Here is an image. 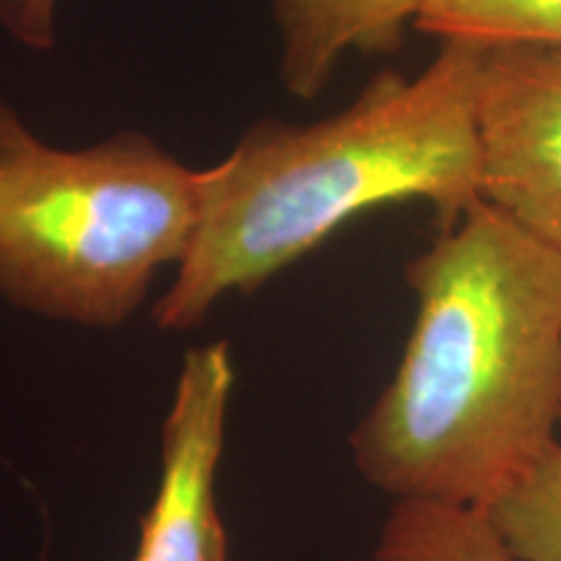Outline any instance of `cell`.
Segmentation results:
<instances>
[{
	"label": "cell",
	"instance_id": "277c9868",
	"mask_svg": "<svg viewBox=\"0 0 561 561\" xmlns=\"http://www.w3.org/2000/svg\"><path fill=\"white\" fill-rule=\"evenodd\" d=\"M483 198L561 248V53L489 47L479 79Z\"/></svg>",
	"mask_w": 561,
	"mask_h": 561
},
{
	"label": "cell",
	"instance_id": "3957f363",
	"mask_svg": "<svg viewBox=\"0 0 561 561\" xmlns=\"http://www.w3.org/2000/svg\"><path fill=\"white\" fill-rule=\"evenodd\" d=\"M201 170L138 130L60 149L0 100V297L87 328L123 325L159 268L180 265Z\"/></svg>",
	"mask_w": 561,
	"mask_h": 561
},
{
	"label": "cell",
	"instance_id": "9c48e42d",
	"mask_svg": "<svg viewBox=\"0 0 561 561\" xmlns=\"http://www.w3.org/2000/svg\"><path fill=\"white\" fill-rule=\"evenodd\" d=\"M483 512L517 561H561V442Z\"/></svg>",
	"mask_w": 561,
	"mask_h": 561
},
{
	"label": "cell",
	"instance_id": "6da1fadb",
	"mask_svg": "<svg viewBox=\"0 0 561 561\" xmlns=\"http://www.w3.org/2000/svg\"><path fill=\"white\" fill-rule=\"evenodd\" d=\"M405 280L416 320L354 462L392 500L489 510L561 442V248L483 198Z\"/></svg>",
	"mask_w": 561,
	"mask_h": 561
},
{
	"label": "cell",
	"instance_id": "8992f818",
	"mask_svg": "<svg viewBox=\"0 0 561 561\" xmlns=\"http://www.w3.org/2000/svg\"><path fill=\"white\" fill-rule=\"evenodd\" d=\"M426 0H273L278 79L297 100L312 102L331 83L346 53L390 55L416 26Z\"/></svg>",
	"mask_w": 561,
	"mask_h": 561
},
{
	"label": "cell",
	"instance_id": "7a4b0ae2",
	"mask_svg": "<svg viewBox=\"0 0 561 561\" xmlns=\"http://www.w3.org/2000/svg\"><path fill=\"white\" fill-rule=\"evenodd\" d=\"M486 47L439 42L421 73L382 70L318 123L261 121L201 170V216L153 307L191 331L231 291L250 294L364 210L426 201L439 229L483 201L479 79Z\"/></svg>",
	"mask_w": 561,
	"mask_h": 561
},
{
	"label": "cell",
	"instance_id": "5b68a950",
	"mask_svg": "<svg viewBox=\"0 0 561 561\" xmlns=\"http://www.w3.org/2000/svg\"><path fill=\"white\" fill-rule=\"evenodd\" d=\"M234 385L224 341L191 348L161 426V481L130 561H229L216 473Z\"/></svg>",
	"mask_w": 561,
	"mask_h": 561
},
{
	"label": "cell",
	"instance_id": "ba28073f",
	"mask_svg": "<svg viewBox=\"0 0 561 561\" xmlns=\"http://www.w3.org/2000/svg\"><path fill=\"white\" fill-rule=\"evenodd\" d=\"M416 30L486 50L530 45L561 53V0H426Z\"/></svg>",
	"mask_w": 561,
	"mask_h": 561
},
{
	"label": "cell",
	"instance_id": "30bf717a",
	"mask_svg": "<svg viewBox=\"0 0 561 561\" xmlns=\"http://www.w3.org/2000/svg\"><path fill=\"white\" fill-rule=\"evenodd\" d=\"M60 0H0V26L30 50H53L58 42Z\"/></svg>",
	"mask_w": 561,
	"mask_h": 561
},
{
	"label": "cell",
	"instance_id": "52a82bcc",
	"mask_svg": "<svg viewBox=\"0 0 561 561\" xmlns=\"http://www.w3.org/2000/svg\"><path fill=\"white\" fill-rule=\"evenodd\" d=\"M369 561H517L483 510L396 500Z\"/></svg>",
	"mask_w": 561,
	"mask_h": 561
}]
</instances>
